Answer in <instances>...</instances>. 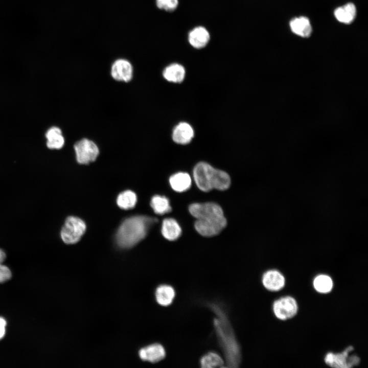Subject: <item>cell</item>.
<instances>
[{"mask_svg":"<svg viewBox=\"0 0 368 368\" xmlns=\"http://www.w3.org/2000/svg\"><path fill=\"white\" fill-rule=\"evenodd\" d=\"M212 308L216 315L214 319L215 332L226 363L230 366H237L240 361V351L234 332L223 311L218 306H213Z\"/></svg>","mask_w":368,"mask_h":368,"instance_id":"6da1fadb","label":"cell"},{"mask_svg":"<svg viewBox=\"0 0 368 368\" xmlns=\"http://www.w3.org/2000/svg\"><path fill=\"white\" fill-rule=\"evenodd\" d=\"M157 221L156 218L143 215L126 219L117 232L118 245L122 248L134 246L146 237L151 225Z\"/></svg>","mask_w":368,"mask_h":368,"instance_id":"7a4b0ae2","label":"cell"},{"mask_svg":"<svg viewBox=\"0 0 368 368\" xmlns=\"http://www.w3.org/2000/svg\"><path fill=\"white\" fill-rule=\"evenodd\" d=\"M193 178L197 187L203 192L213 189L224 191L231 184L230 177L226 172L216 169L205 162H200L194 167Z\"/></svg>","mask_w":368,"mask_h":368,"instance_id":"3957f363","label":"cell"},{"mask_svg":"<svg viewBox=\"0 0 368 368\" xmlns=\"http://www.w3.org/2000/svg\"><path fill=\"white\" fill-rule=\"evenodd\" d=\"M86 224L80 218L75 216L68 217L61 231L63 241L68 244L78 242L86 231Z\"/></svg>","mask_w":368,"mask_h":368,"instance_id":"277c9868","label":"cell"},{"mask_svg":"<svg viewBox=\"0 0 368 368\" xmlns=\"http://www.w3.org/2000/svg\"><path fill=\"white\" fill-rule=\"evenodd\" d=\"M353 350V347L349 346L341 353H328L325 357V362L333 367L350 368L357 365L360 362L359 357L355 355H349Z\"/></svg>","mask_w":368,"mask_h":368,"instance_id":"5b68a950","label":"cell"},{"mask_svg":"<svg viewBox=\"0 0 368 368\" xmlns=\"http://www.w3.org/2000/svg\"><path fill=\"white\" fill-rule=\"evenodd\" d=\"M227 221L224 216L220 217L196 219L194 227L196 231L204 237L218 235L226 226Z\"/></svg>","mask_w":368,"mask_h":368,"instance_id":"8992f818","label":"cell"},{"mask_svg":"<svg viewBox=\"0 0 368 368\" xmlns=\"http://www.w3.org/2000/svg\"><path fill=\"white\" fill-rule=\"evenodd\" d=\"M77 162L80 164H88L95 161L99 153L97 145L87 139H82L74 145Z\"/></svg>","mask_w":368,"mask_h":368,"instance_id":"52a82bcc","label":"cell"},{"mask_svg":"<svg viewBox=\"0 0 368 368\" xmlns=\"http://www.w3.org/2000/svg\"><path fill=\"white\" fill-rule=\"evenodd\" d=\"M189 211L196 219L220 217L224 216L221 206L214 202L192 203L189 206Z\"/></svg>","mask_w":368,"mask_h":368,"instance_id":"ba28073f","label":"cell"},{"mask_svg":"<svg viewBox=\"0 0 368 368\" xmlns=\"http://www.w3.org/2000/svg\"><path fill=\"white\" fill-rule=\"evenodd\" d=\"M273 311L278 319L286 320L296 315L298 311V305L293 297L290 296H284L274 302Z\"/></svg>","mask_w":368,"mask_h":368,"instance_id":"9c48e42d","label":"cell"},{"mask_svg":"<svg viewBox=\"0 0 368 368\" xmlns=\"http://www.w3.org/2000/svg\"><path fill=\"white\" fill-rule=\"evenodd\" d=\"M133 74V67L131 63L125 59H118L112 64L111 75L117 81L128 82Z\"/></svg>","mask_w":368,"mask_h":368,"instance_id":"30bf717a","label":"cell"},{"mask_svg":"<svg viewBox=\"0 0 368 368\" xmlns=\"http://www.w3.org/2000/svg\"><path fill=\"white\" fill-rule=\"evenodd\" d=\"M262 284L267 290L277 291L282 289L285 284L283 275L277 270H269L262 276Z\"/></svg>","mask_w":368,"mask_h":368,"instance_id":"8fae6325","label":"cell"},{"mask_svg":"<svg viewBox=\"0 0 368 368\" xmlns=\"http://www.w3.org/2000/svg\"><path fill=\"white\" fill-rule=\"evenodd\" d=\"M139 356L143 361L155 363L165 358L166 352L163 346L154 343L141 349L139 351Z\"/></svg>","mask_w":368,"mask_h":368,"instance_id":"7c38bea8","label":"cell"},{"mask_svg":"<svg viewBox=\"0 0 368 368\" xmlns=\"http://www.w3.org/2000/svg\"><path fill=\"white\" fill-rule=\"evenodd\" d=\"M194 135L192 127L188 123L180 122L173 129L172 139L176 143L185 145L191 142Z\"/></svg>","mask_w":368,"mask_h":368,"instance_id":"4fadbf2b","label":"cell"},{"mask_svg":"<svg viewBox=\"0 0 368 368\" xmlns=\"http://www.w3.org/2000/svg\"><path fill=\"white\" fill-rule=\"evenodd\" d=\"M210 34L203 27L199 26L192 30L188 39L190 44L196 49H201L205 47L210 40Z\"/></svg>","mask_w":368,"mask_h":368,"instance_id":"5bb4252c","label":"cell"},{"mask_svg":"<svg viewBox=\"0 0 368 368\" xmlns=\"http://www.w3.org/2000/svg\"><path fill=\"white\" fill-rule=\"evenodd\" d=\"M161 231L164 237L169 241L176 240L181 234L179 224L176 220L171 218L163 220Z\"/></svg>","mask_w":368,"mask_h":368,"instance_id":"9a60e30c","label":"cell"},{"mask_svg":"<svg viewBox=\"0 0 368 368\" xmlns=\"http://www.w3.org/2000/svg\"><path fill=\"white\" fill-rule=\"evenodd\" d=\"M169 182L173 190L177 192H183L190 188L192 180L188 173L179 172L171 176Z\"/></svg>","mask_w":368,"mask_h":368,"instance_id":"2e32d148","label":"cell"},{"mask_svg":"<svg viewBox=\"0 0 368 368\" xmlns=\"http://www.w3.org/2000/svg\"><path fill=\"white\" fill-rule=\"evenodd\" d=\"M47 139L46 145L51 149H59L64 145V138L62 135V131L58 127L53 126L50 128L45 134Z\"/></svg>","mask_w":368,"mask_h":368,"instance_id":"e0dca14e","label":"cell"},{"mask_svg":"<svg viewBox=\"0 0 368 368\" xmlns=\"http://www.w3.org/2000/svg\"><path fill=\"white\" fill-rule=\"evenodd\" d=\"M186 71L184 67L178 63H172L164 70V78L169 82L173 83L181 82L185 77Z\"/></svg>","mask_w":368,"mask_h":368,"instance_id":"ac0fdd59","label":"cell"},{"mask_svg":"<svg viewBox=\"0 0 368 368\" xmlns=\"http://www.w3.org/2000/svg\"><path fill=\"white\" fill-rule=\"evenodd\" d=\"M291 31L295 34L303 37H308L312 32L309 20L306 17L294 18L290 22Z\"/></svg>","mask_w":368,"mask_h":368,"instance_id":"d6986e66","label":"cell"},{"mask_svg":"<svg viewBox=\"0 0 368 368\" xmlns=\"http://www.w3.org/2000/svg\"><path fill=\"white\" fill-rule=\"evenodd\" d=\"M175 296V290L170 285H162L156 289V300L162 306H168L171 304Z\"/></svg>","mask_w":368,"mask_h":368,"instance_id":"ffe728a7","label":"cell"},{"mask_svg":"<svg viewBox=\"0 0 368 368\" xmlns=\"http://www.w3.org/2000/svg\"><path fill=\"white\" fill-rule=\"evenodd\" d=\"M334 15L339 21L346 24H350L356 17L355 6L352 3H348L335 9Z\"/></svg>","mask_w":368,"mask_h":368,"instance_id":"44dd1931","label":"cell"},{"mask_svg":"<svg viewBox=\"0 0 368 368\" xmlns=\"http://www.w3.org/2000/svg\"><path fill=\"white\" fill-rule=\"evenodd\" d=\"M150 205L154 212L158 215H163L171 211L169 199L164 196L155 195L151 200Z\"/></svg>","mask_w":368,"mask_h":368,"instance_id":"7402d4cb","label":"cell"},{"mask_svg":"<svg viewBox=\"0 0 368 368\" xmlns=\"http://www.w3.org/2000/svg\"><path fill=\"white\" fill-rule=\"evenodd\" d=\"M137 201V197L135 193L126 190L121 193L117 199V203L121 209L128 210L133 208Z\"/></svg>","mask_w":368,"mask_h":368,"instance_id":"603a6c76","label":"cell"},{"mask_svg":"<svg viewBox=\"0 0 368 368\" xmlns=\"http://www.w3.org/2000/svg\"><path fill=\"white\" fill-rule=\"evenodd\" d=\"M200 362L202 367H222L224 365L222 358L215 352H210L204 354L201 358Z\"/></svg>","mask_w":368,"mask_h":368,"instance_id":"cb8c5ba5","label":"cell"},{"mask_svg":"<svg viewBox=\"0 0 368 368\" xmlns=\"http://www.w3.org/2000/svg\"><path fill=\"white\" fill-rule=\"evenodd\" d=\"M313 286L315 290L321 293H327L333 287L332 279L326 274L317 275L313 281Z\"/></svg>","mask_w":368,"mask_h":368,"instance_id":"d4e9b609","label":"cell"},{"mask_svg":"<svg viewBox=\"0 0 368 368\" xmlns=\"http://www.w3.org/2000/svg\"><path fill=\"white\" fill-rule=\"evenodd\" d=\"M6 254L0 248V283L5 282L11 278V272L9 268L3 264L6 258Z\"/></svg>","mask_w":368,"mask_h":368,"instance_id":"484cf974","label":"cell"},{"mask_svg":"<svg viewBox=\"0 0 368 368\" xmlns=\"http://www.w3.org/2000/svg\"><path fill=\"white\" fill-rule=\"evenodd\" d=\"M155 2L159 9L168 12L173 11L178 5V0H156Z\"/></svg>","mask_w":368,"mask_h":368,"instance_id":"4316f807","label":"cell"},{"mask_svg":"<svg viewBox=\"0 0 368 368\" xmlns=\"http://www.w3.org/2000/svg\"><path fill=\"white\" fill-rule=\"evenodd\" d=\"M6 321L2 317H0V340L3 338L5 334Z\"/></svg>","mask_w":368,"mask_h":368,"instance_id":"83f0119b","label":"cell"}]
</instances>
